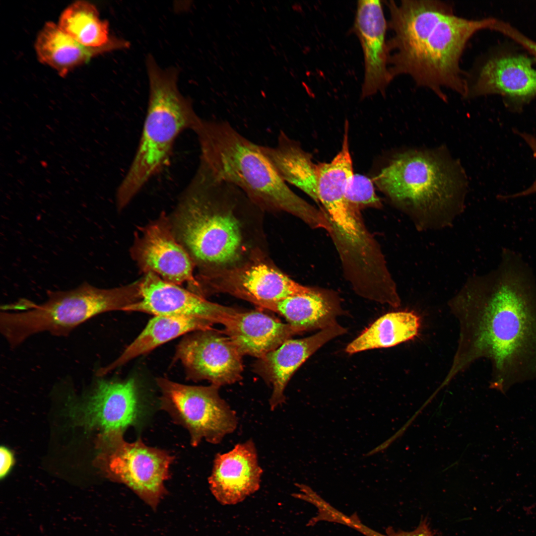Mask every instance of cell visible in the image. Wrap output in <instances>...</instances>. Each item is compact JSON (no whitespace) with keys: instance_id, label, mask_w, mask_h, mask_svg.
<instances>
[{"instance_id":"10","label":"cell","mask_w":536,"mask_h":536,"mask_svg":"<svg viewBox=\"0 0 536 536\" xmlns=\"http://www.w3.org/2000/svg\"><path fill=\"white\" fill-rule=\"evenodd\" d=\"M200 285L204 297L210 293H226L270 311L281 300L313 290L270 264L254 259L243 266L213 272L201 279Z\"/></svg>"},{"instance_id":"11","label":"cell","mask_w":536,"mask_h":536,"mask_svg":"<svg viewBox=\"0 0 536 536\" xmlns=\"http://www.w3.org/2000/svg\"><path fill=\"white\" fill-rule=\"evenodd\" d=\"M130 252L144 274L152 272L179 285L186 282L189 290L197 294L199 285L194 276V263L177 240L169 216L164 212L135 231Z\"/></svg>"},{"instance_id":"5","label":"cell","mask_w":536,"mask_h":536,"mask_svg":"<svg viewBox=\"0 0 536 536\" xmlns=\"http://www.w3.org/2000/svg\"><path fill=\"white\" fill-rule=\"evenodd\" d=\"M373 182L420 231L447 227L463 210L465 184L460 168L436 151L399 153Z\"/></svg>"},{"instance_id":"2","label":"cell","mask_w":536,"mask_h":536,"mask_svg":"<svg viewBox=\"0 0 536 536\" xmlns=\"http://www.w3.org/2000/svg\"><path fill=\"white\" fill-rule=\"evenodd\" d=\"M390 13L387 40L390 72L408 75L418 87L446 100L444 90L465 97V72L461 57L470 38L493 29L492 17L469 19L455 13L452 3L432 0L386 1Z\"/></svg>"},{"instance_id":"27","label":"cell","mask_w":536,"mask_h":536,"mask_svg":"<svg viewBox=\"0 0 536 536\" xmlns=\"http://www.w3.org/2000/svg\"><path fill=\"white\" fill-rule=\"evenodd\" d=\"M531 148L536 158V137L527 133L517 132ZM536 193V178L533 183L526 190L513 195L504 196V199H513Z\"/></svg>"},{"instance_id":"13","label":"cell","mask_w":536,"mask_h":536,"mask_svg":"<svg viewBox=\"0 0 536 536\" xmlns=\"http://www.w3.org/2000/svg\"><path fill=\"white\" fill-rule=\"evenodd\" d=\"M142 412L135 381L98 379L93 390L70 407L79 424L104 433L125 430L139 421Z\"/></svg>"},{"instance_id":"29","label":"cell","mask_w":536,"mask_h":536,"mask_svg":"<svg viewBox=\"0 0 536 536\" xmlns=\"http://www.w3.org/2000/svg\"><path fill=\"white\" fill-rule=\"evenodd\" d=\"M0 477L1 478L7 475L13 464V456L10 451L5 447L0 449Z\"/></svg>"},{"instance_id":"4","label":"cell","mask_w":536,"mask_h":536,"mask_svg":"<svg viewBox=\"0 0 536 536\" xmlns=\"http://www.w3.org/2000/svg\"><path fill=\"white\" fill-rule=\"evenodd\" d=\"M194 132L201 150L199 165L216 179L239 188L261 209L285 211L313 228H328L324 212L294 193L259 145L230 123L201 119Z\"/></svg>"},{"instance_id":"25","label":"cell","mask_w":536,"mask_h":536,"mask_svg":"<svg viewBox=\"0 0 536 536\" xmlns=\"http://www.w3.org/2000/svg\"><path fill=\"white\" fill-rule=\"evenodd\" d=\"M58 26L66 34L87 47H100L108 44V23L102 20L96 7L86 1L69 5L61 14Z\"/></svg>"},{"instance_id":"12","label":"cell","mask_w":536,"mask_h":536,"mask_svg":"<svg viewBox=\"0 0 536 536\" xmlns=\"http://www.w3.org/2000/svg\"><path fill=\"white\" fill-rule=\"evenodd\" d=\"M243 355L229 337L211 329L194 332L183 338L175 359L182 363L188 378L206 380L220 387L241 379Z\"/></svg>"},{"instance_id":"8","label":"cell","mask_w":536,"mask_h":536,"mask_svg":"<svg viewBox=\"0 0 536 536\" xmlns=\"http://www.w3.org/2000/svg\"><path fill=\"white\" fill-rule=\"evenodd\" d=\"M161 405L175 422L187 429L191 445L203 440L219 444L238 425L235 411L219 395L220 387L189 386L159 378Z\"/></svg>"},{"instance_id":"30","label":"cell","mask_w":536,"mask_h":536,"mask_svg":"<svg viewBox=\"0 0 536 536\" xmlns=\"http://www.w3.org/2000/svg\"><path fill=\"white\" fill-rule=\"evenodd\" d=\"M519 42L536 56V42L531 40L525 36L520 37Z\"/></svg>"},{"instance_id":"23","label":"cell","mask_w":536,"mask_h":536,"mask_svg":"<svg viewBox=\"0 0 536 536\" xmlns=\"http://www.w3.org/2000/svg\"><path fill=\"white\" fill-rule=\"evenodd\" d=\"M283 316L287 323L302 333L323 330L337 324L342 314L339 305L326 294L313 290L277 303L272 310Z\"/></svg>"},{"instance_id":"9","label":"cell","mask_w":536,"mask_h":536,"mask_svg":"<svg viewBox=\"0 0 536 536\" xmlns=\"http://www.w3.org/2000/svg\"><path fill=\"white\" fill-rule=\"evenodd\" d=\"M123 432L104 433L101 461L113 480L126 485L152 508L166 493L165 481L174 457L164 450L145 445L141 440L129 443Z\"/></svg>"},{"instance_id":"7","label":"cell","mask_w":536,"mask_h":536,"mask_svg":"<svg viewBox=\"0 0 536 536\" xmlns=\"http://www.w3.org/2000/svg\"><path fill=\"white\" fill-rule=\"evenodd\" d=\"M141 298L140 279L108 289L84 282L71 290L48 291L47 299L40 304L20 299L2 306L0 330L9 345L15 347L41 333L67 335L94 316L109 311H123Z\"/></svg>"},{"instance_id":"24","label":"cell","mask_w":536,"mask_h":536,"mask_svg":"<svg viewBox=\"0 0 536 536\" xmlns=\"http://www.w3.org/2000/svg\"><path fill=\"white\" fill-rule=\"evenodd\" d=\"M420 326V318L412 311L387 313L378 318L348 344L345 351L353 354L397 345L415 337Z\"/></svg>"},{"instance_id":"20","label":"cell","mask_w":536,"mask_h":536,"mask_svg":"<svg viewBox=\"0 0 536 536\" xmlns=\"http://www.w3.org/2000/svg\"><path fill=\"white\" fill-rule=\"evenodd\" d=\"M129 46L127 41L116 38L102 47L85 46L64 33L52 22L44 25L35 43L39 61L54 68L63 77L95 55Z\"/></svg>"},{"instance_id":"15","label":"cell","mask_w":536,"mask_h":536,"mask_svg":"<svg viewBox=\"0 0 536 536\" xmlns=\"http://www.w3.org/2000/svg\"><path fill=\"white\" fill-rule=\"evenodd\" d=\"M141 299L123 311L157 315L195 318L213 324L223 321L236 310L205 299L180 285L149 272L140 279Z\"/></svg>"},{"instance_id":"28","label":"cell","mask_w":536,"mask_h":536,"mask_svg":"<svg viewBox=\"0 0 536 536\" xmlns=\"http://www.w3.org/2000/svg\"><path fill=\"white\" fill-rule=\"evenodd\" d=\"M383 536H435L429 527L426 521H422L415 529L408 531L392 532Z\"/></svg>"},{"instance_id":"21","label":"cell","mask_w":536,"mask_h":536,"mask_svg":"<svg viewBox=\"0 0 536 536\" xmlns=\"http://www.w3.org/2000/svg\"><path fill=\"white\" fill-rule=\"evenodd\" d=\"M213 324L209 321L195 318L154 316L121 354L108 365L98 369L96 376L102 377L133 359L182 335L213 329Z\"/></svg>"},{"instance_id":"16","label":"cell","mask_w":536,"mask_h":536,"mask_svg":"<svg viewBox=\"0 0 536 536\" xmlns=\"http://www.w3.org/2000/svg\"><path fill=\"white\" fill-rule=\"evenodd\" d=\"M388 22L383 4L377 0L357 1L353 30L361 45L364 61V75L361 96L384 94L394 79L388 64L386 40Z\"/></svg>"},{"instance_id":"19","label":"cell","mask_w":536,"mask_h":536,"mask_svg":"<svg viewBox=\"0 0 536 536\" xmlns=\"http://www.w3.org/2000/svg\"><path fill=\"white\" fill-rule=\"evenodd\" d=\"M222 332L241 353L260 358L296 335L298 328L258 311L236 310L223 322Z\"/></svg>"},{"instance_id":"18","label":"cell","mask_w":536,"mask_h":536,"mask_svg":"<svg viewBox=\"0 0 536 536\" xmlns=\"http://www.w3.org/2000/svg\"><path fill=\"white\" fill-rule=\"evenodd\" d=\"M346 332V329L337 323L311 336L289 339L258 358L254 369L272 388L269 400L271 410L285 402V389L296 370L323 345Z\"/></svg>"},{"instance_id":"14","label":"cell","mask_w":536,"mask_h":536,"mask_svg":"<svg viewBox=\"0 0 536 536\" xmlns=\"http://www.w3.org/2000/svg\"><path fill=\"white\" fill-rule=\"evenodd\" d=\"M465 76V99L497 93L521 101L536 96V70L532 60L524 55L479 59Z\"/></svg>"},{"instance_id":"26","label":"cell","mask_w":536,"mask_h":536,"mask_svg":"<svg viewBox=\"0 0 536 536\" xmlns=\"http://www.w3.org/2000/svg\"><path fill=\"white\" fill-rule=\"evenodd\" d=\"M345 198L350 206L359 212L363 208H379L382 205L375 193L373 181L361 174H354L350 178L346 189Z\"/></svg>"},{"instance_id":"1","label":"cell","mask_w":536,"mask_h":536,"mask_svg":"<svg viewBox=\"0 0 536 536\" xmlns=\"http://www.w3.org/2000/svg\"><path fill=\"white\" fill-rule=\"evenodd\" d=\"M449 305L460 335L448 378L485 358L492 389L536 379V282L520 256L504 250L497 268L469 278Z\"/></svg>"},{"instance_id":"17","label":"cell","mask_w":536,"mask_h":536,"mask_svg":"<svg viewBox=\"0 0 536 536\" xmlns=\"http://www.w3.org/2000/svg\"><path fill=\"white\" fill-rule=\"evenodd\" d=\"M263 472L256 445L249 439L215 455L208 479L209 488L220 504H236L258 490Z\"/></svg>"},{"instance_id":"6","label":"cell","mask_w":536,"mask_h":536,"mask_svg":"<svg viewBox=\"0 0 536 536\" xmlns=\"http://www.w3.org/2000/svg\"><path fill=\"white\" fill-rule=\"evenodd\" d=\"M146 67L149 85L147 113L134 157L117 191L119 210L168 165L178 136L186 130L194 131L201 119L190 100L178 89L177 69L161 68L151 56H147Z\"/></svg>"},{"instance_id":"22","label":"cell","mask_w":536,"mask_h":536,"mask_svg":"<svg viewBox=\"0 0 536 536\" xmlns=\"http://www.w3.org/2000/svg\"><path fill=\"white\" fill-rule=\"evenodd\" d=\"M259 147L284 181L298 188L319 203L316 164L298 142L281 131L274 146L259 145Z\"/></svg>"},{"instance_id":"3","label":"cell","mask_w":536,"mask_h":536,"mask_svg":"<svg viewBox=\"0 0 536 536\" xmlns=\"http://www.w3.org/2000/svg\"><path fill=\"white\" fill-rule=\"evenodd\" d=\"M251 202L239 188L199 165L168 216L177 240L198 269L196 279L238 265L246 246L239 214Z\"/></svg>"}]
</instances>
